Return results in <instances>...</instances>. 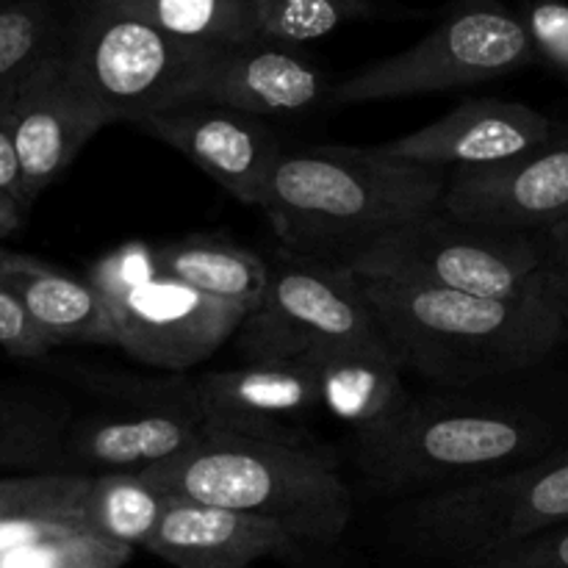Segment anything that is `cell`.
<instances>
[{
  "instance_id": "obj_1",
  "label": "cell",
  "mask_w": 568,
  "mask_h": 568,
  "mask_svg": "<svg viewBox=\"0 0 568 568\" xmlns=\"http://www.w3.org/2000/svg\"><path fill=\"white\" fill-rule=\"evenodd\" d=\"M353 283L399 366L442 388H469L532 369L568 333L564 281L521 300L364 275H353Z\"/></svg>"
},
{
  "instance_id": "obj_2",
  "label": "cell",
  "mask_w": 568,
  "mask_h": 568,
  "mask_svg": "<svg viewBox=\"0 0 568 568\" xmlns=\"http://www.w3.org/2000/svg\"><path fill=\"white\" fill-rule=\"evenodd\" d=\"M449 170L383 148L283 150L261 209L281 247L344 264L377 239L442 214Z\"/></svg>"
},
{
  "instance_id": "obj_3",
  "label": "cell",
  "mask_w": 568,
  "mask_h": 568,
  "mask_svg": "<svg viewBox=\"0 0 568 568\" xmlns=\"http://www.w3.org/2000/svg\"><path fill=\"white\" fill-rule=\"evenodd\" d=\"M544 416L477 394H422L369 438L353 442L366 488L386 497H422L516 469L555 453Z\"/></svg>"
},
{
  "instance_id": "obj_4",
  "label": "cell",
  "mask_w": 568,
  "mask_h": 568,
  "mask_svg": "<svg viewBox=\"0 0 568 568\" xmlns=\"http://www.w3.org/2000/svg\"><path fill=\"white\" fill-rule=\"evenodd\" d=\"M166 497L261 516L300 544H336L353 521V491L331 449L209 433L197 447L142 471Z\"/></svg>"
},
{
  "instance_id": "obj_5",
  "label": "cell",
  "mask_w": 568,
  "mask_h": 568,
  "mask_svg": "<svg viewBox=\"0 0 568 568\" xmlns=\"http://www.w3.org/2000/svg\"><path fill=\"white\" fill-rule=\"evenodd\" d=\"M564 525L568 447L499 475L403 499L388 516L394 541L455 568H471Z\"/></svg>"
},
{
  "instance_id": "obj_6",
  "label": "cell",
  "mask_w": 568,
  "mask_h": 568,
  "mask_svg": "<svg viewBox=\"0 0 568 568\" xmlns=\"http://www.w3.org/2000/svg\"><path fill=\"white\" fill-rule=\"evenodd\" d=\"M342 270L405 286L521 300L560 281L547 233L497 231L442 214L377 239Z\"/></svg>"
},
{
  "instance_id": "obj_7",
  "label": "cell",
  "mask_w": 568,
  "mask_h": 568,
  "mask_svg": "<svg viewBox=\"0 0 568 568\" xmlns=\"http://www.w3.org/2000/svg\"><path fill=\"white\" fill-rule=\"evenodd\" d=\"M61 50L109 122H131L192 100L216 50L170 37L111 0H70Z\"/></svg>"
},
{
  "instance_id": "obj_8",
  "label": "cell",
  "mask_w": 568,
  "mask_h": 568,
  "mask_svg": "<svg viewBox=\"0 0 568 568\" xmlns=\"http://www.w3.org/2000/svg\"><path fill=\"white\" fill-rule=\"evenodd\" d=\"M100 399V408L72 416L64 436L67 475L148 471L197 447L205 436L194 377L125 375V372L61 369Z\"/></svg>"
},
{
  "instance_id": "obj_9",
  "label": "cell",
  "mask_w": 568,
  "mask_h": 568,
  "mask_svg": "<svg viewBox=\"0 0 568 568\" xmlns=\"http://www.w3.org/2000/svg\"><path fill=\"white\" fill-rule=\"evenodd\" d=\"M532 61L536 48L519 11L503 0H455L427 37L338 81L327 103L342 109L477 87Z\"/></svg>"
},
{
  "instance_id": "obj_10",
  "label": "cell",
  "mask_w": 568,
  "mask_h": 568,
  "mask_svg": "<svg viewBox=\"0 0 568 568\" xmlns=\"http://www.w3.org/2000/svg\"><path fill=\"white\" fill-rule=\"evenodd\" d=\"M383 342L347 270L292 253L277 244L270 288L236 333L244 364L314 361L355 344Z\"/></svg>"
},
{
  "instance_id": "obj_11",
  "label": "cell",
  "mask_w": 568,
  "mask_h": 568,
  "mask_svg": "<svg viewBox=\"0 0 568 568\" xmlns=\"http://www.w3.org/2000/svg\"><path fill=\"white\" fill-rule=\"evenodd\" d=\"M103 305L114 347L164 375H186L209 361L250 316L161 270Z\"/></svg>"
},
{
  "instance_id": "obj_12",
  "label": "cell",
  "mask_w": 568,
  "mask_h": 568,
  "mask_svg": "<svg viewBox=\"0 0 568 568\" xmlns=\"http://www.w3.org/2000/svg\"><path fill=\"white\" fill-rule=\"evenodd\" d=\"M0 100L20 161L28 209L70 170L78 153L111 125L78 83L61 48L0 89Z\"/></svg>"
},
{
  "instance_id": "obj_13",
  "label": "cell",
  "mask_w": 568,
  "mask_h": 568,
  "mask_svg": "<svg viewBox=\"0 0 568 568\" xmlns=\"http://www.w3.org/2000/svg\"><path fill=\"white\" fill-rule=\"evenodd\" d=\"M200 410L209 433L327 449L314 433L322 410L314 361H258L194 377Z\"/></svg>"
},
{
  "instance_id": "obj_14",
  "label": "cell",
  "mask_w": 568,
  "mask_h": 568,
  "mask_svg": "<svg viewBox=\"0 0 568 568\" xmlns=\"http://www.w3.org/2000/svg\"><path fill=\"white\" fill-rule=\"evenodd\" d=\"M444 211L497 231L547 233L568 216V128L532 153L449 172Z\"/></svg>"
},
{
  "instance_id": "obj_15",
  "label": "cell",
  "mask_w": 568,
  "mask_h": 568,
  "mask_svg": "<svg viewBox=\"0 0 568 568\" xmlns=\"http://www.w3.org/2000/svg\"><path fill=\"white\" fill-rule=\"evenodd\" d=\"M136 128L186 155L244 205L264 203L270 178L283 155L277 136L261 116L200 100L148 116Z\"/></svg>"
},
{
  "instance_id": "obj_16",
  "label": "cell",
  "mask_w": 568,
  "mask_h": 568,
  "mask_svg": "<svg viewBox=\"0 0 568 568\" xmlns=\"http://www.w3.org/2000/svg\"><path fill=\"white\" fill-rule=\"evenodd\" d=\"M560 133L552 116L527 103L475 98L455 105L430 125L410 131L383 150L414 164L438 170H475L514 161L544 148Z\"/></svg>"
},
{
  "instance_id": "obj_17",
  "label": "cell",
  "mask_w": 568,
  "mask_h": 568,
  "mask_svg": "<svg viewBox=\"0 0 568 568\" xmlns=\"http://www.w3.org/2000/svg\"><path fill=\"white\" fill-rule=\"evenodd\" d=\"M331 92L327 75L314 61L294 48L255 39L216 50L194 87L192 100L264 120L314 111L331 100Z\"/></svg>"
},
{
  "instance_id": "obj_18",
  "label": "cell",
  "mask_w": 568,
  "mask_h": 568,
  "mask_svg": "<svg viewBox=\"0 0 568 568\" xmlns=\"http://www.w3.org/2000/svg\"><path fill=\"white\" fill-rule=\"evenodd\" d=\"M144 552L172 568H253L258 560H292L303 544L261 516L170 497L159 532Z\"/></svg>"
},
{
  "instance_id": "obj_19",
  "label": "cell",
  "mask_w": 568,
  "mask_h": 568,
  "mask_svg": "<svg viewBox=\"0 0 568 568\" xmlns=\"http://www.w3.org/2000/svg\"><path fill=\"white\" fill-rule=\"evenodd\" d=\"M0 292L17 300L53 349L61 344L114 347L105 305L87 277L0 244Z\"/></svg>"
},
{
  "instance_id": "obj_20",
  "label": "cell",
  "mask_w": 568,
  "mask_h": 568,
  "mask_svg": "<svg viewBox=\"0 0 568 568\" xmlns=\"http://www.w3.org/2000/svg\"><path fill=\"white\" fill-rule=\"evenodd\" d=\"M322 410L349 430L353 442L369 438L392 425L414 394L405 386V369L386 342L355 344L314 358Z\"/></svg>"
},
{
  "instance_id": "obj_21",
  "label": "cell",
  "mask_w": 568,
  "mask_h": 568,
  "mask_svg": "<svg viewBox=\"0 0 568 568\" xmlns=\"http://www.w3.org/2000/svg\"><path fill=\"white\" fill-rule=\"evenodd\" d=\"M159 270L209 297L244 308H261L270 288V261L222 233H189L155 244Z\"/></svg>"
},
{
  "instance_id": "obj_22",
  "label": "cell",
  "mask_w": 568,
  "mask_h": 568,
  "mask_svg": "<svg viewBox=\"0 0 568 568\" xmlns=\"http://www.w3.org/2000/svg\"><path fill=\"white\" fill-rule=\"evenodd\" d=\"M70 422V408L59 399L0 383V477L64 471Z\"/></svg>"
},
{
  "instance_id": "obj_23",
  "label": "cell",
  "mask_w": 568,
  "mask_h": 568,
  "mask_svg": "<svg viewBox=\"0 0 568 568\" xmlns=\"http://www.w3.org/2000/svg\"><path fill=\"white\" fill-rule=\"evenodd\" d=\"M170 508V497L142 471L94 475L81 505L87 532L120 549H148Z\"/></svg>"
},
{
  "instance_id": "obj_24",
  "label": "cell",
  "mask_w": 568,
  "mask_h": 568,
  "mask_svg": "<svg viewBox=\"0 0 568 568\" xmlns=\"http://www.w3.org/2000/svg\"><path fill=\"white\" fill-rule=\"evenodd\" d=\"M170 37L203 50L255 42L250 0H111Z\"/></svg>"
},
{
  "instance_id": "obj_25",
  "label": "cell",
  "mask_w": 568,
  "mask_h": 568,
  "mask_svg": "<svg viewBox=\"0 0 568 568\" xmlns=\"http://www.w3.org/2000/svg\"><path fill=\"white\" fill-rule=\"evenodd\" d=\"M255 39L294 48L386 14L377 0H250Z\"/></svg>"
},
{
  "instance_id": "obj_26",
  "label": "cell",
  "mask_w": 568,
  "mask_h": 568,
  "mask_svg": "<svg viewBox=\"0 0 568 568\" xmlns=\"http://www.w3.org/2000/svg\"><path fill=\"white\" fill-rule=\"evenodd\" d=\"M70 0H0V89L61 48Z\"/></svg>"
},
{
  "instance_id": "obj_27",
  "label": "cell",
  "mask_w": 568,
  "mask_h": 568,
  "mask_svg": "<svg viewBox=\"0 0 568 568\" xmlns=\"http://www.w3.org/2000/svg\"><path fill=\"white\" fill-rule=\"evenodd\" d=\"M92 477L87 475H3L0 477V527L31 516L81 514Z\"/></svg>"
},
{
  "instance_id": "obj_28",
  "label": "cell",
  "mask_w": 568,
  "mask_h": 568,
  "mask_svg": "<svg viewBox=\"0 0 568 568\" xmlns=\"http://www.w3.org/2000/svg\"><path fill=\"white\" fill-rule=\"evenodd\" d=\"M536 59L568 75V3L564 0H530L519 11Z\"/></svg>"
},
{
  "instance_id": "obj_29",
  "label": "cell",
  "mask_w": 568,
  "mask_h": 568,
  "mask_svg": "<svg viewBox=\"0 0 568 568\" xmlns=\"http://www.w3.org/2000/svg\"><path fill=\"white\" fill-rule=\"evenodd\" d=\"M471 568H568V525L516 544Z\"/></svg>"
},
{
  "instance_id": "obj_30",
  "label": "cell",
  "mask_w": 568,
  "mask_h": 568,
  "mask_svg": "<svg viewBox=\"0 0 568 568\" xmlns=\"http://www.w3.org/2000/svg\"><path fill=\"white\" fill-rule=\"evenodd\" d=\"M0 353L22 361H42L53 353L48 338L6 292H0Z\"/></svg>"
},
{
  "instance_id": "obj_31",
  "label": "cell",
  "mask_w": 568,
  "mask_h": 568,
  "mask_svg": "<svg viewBox=\"0 0 568 568\" xmlns=\"http://www.w3.org/2000/svg\"><path fill=\"white\" fill-rule=\"evenodd\" d=\"M0 214L22 225L28 214L26 194H22L20 161H17L14 142H11L9 120H6L3 100H0Z\"/></svg>"
},
{
  "instance_id": "obj_32",
  "label": "cell",
  "mask_w": 568,
  "mask_h": 568,
  "mask_svg": "<svg viewBox=\"0 0 568 568\" xmlns=\"http://www.w3.org/2000/svg\"><path fill=\"white\" fill-rule=\"evenodd\" d=\"M549 250H552V264L558 270L560 281H564V294H566V311H568V216L564 222H558L555 227L547 231Z\"/></svg>"
},
{
  "instance_id": "obj_33",
  "label": "cell",
  "mask_w": 568,
  "mask_h": 568,
  "mask_svg": "<svg viewBox=\"0 0 568 568\" xmlns=\"http://www.w3.org/2000/svg\"><path fill=\"white\" fill-rule=\"evenodd\" d=\"M17 227H20V225H17V222H11L9 216L0 214V242H3V239H9L11 233L17 231Z\"/></svg>"
}]
</instances>
